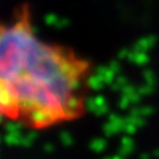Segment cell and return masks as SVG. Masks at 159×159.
I'll use <instances>...</instances> for the list:
<instances>
[{"instance_id":"6da1fadb","label":"cell","mask_w":159,"mask_h":159,"mask_svg":"<svg viewBox=\"0 0 159 159\" xmlns=\"http://www.w3.org/2000/svg\"><path fill=\"white\" fill-rule=\"evenodd\" d=\"M92 64L73 48L43 39L27 6L0 20V119L48 130L84 116Z\"/></svg>"}]
</instances>
